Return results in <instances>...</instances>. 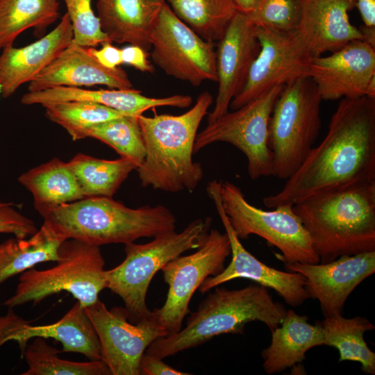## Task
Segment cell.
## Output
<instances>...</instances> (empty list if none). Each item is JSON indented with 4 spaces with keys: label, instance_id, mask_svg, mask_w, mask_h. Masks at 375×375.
Instances as JSON below:
<instances>
[{
    "label": "cell",
    "instance_id": "6da1fadb",
    "mask_svg": "<svg viewBox=\"0 0 375 375\" xmlns=\"http://www.w3.org/2000/svg\"><path fill=\"white\" fill-rule=\"evenodd\" d=\"M375 180V98L340 99L327 133L277 193L265 197L268 208L317 193Z\"/></svg>",
    "mask_w": 375,
    "mask_h": 375
},
{
    "label": "cell",
    "instance_id": "7a4b0ae2",
    "mask_svg": "<svg viewBox=\"0 0 375 375\" xmlns=\"http://www.w3.org/2000/svg\"><path fill=\"white\" fill-rule=\"evenodd\" d=\"M293 210L320 263L375 251V180L311 195Z\"/></svg>",
    "mask_w": 375,
    "mask_h": 375
},
{
    "label": "cell",
    "instance_id": "3957f363",
    "mask_svg": "<svg viewBox=\"0 0 375 375\" xmlns=\"http://www.w3.org/2000/svg\"><path fill=\"white\" fill-rule=\"evenodd\" d=\"M212 102V96L206 91L181 115L137 117L145 148L144 159L136 169L142 187L173 193L192 192L197 187L203 169L193 160L194 144Z\"/></svg>",
    "mask_w": 375,
    "mask_h": 375
},
{
    "label": "cell",
    "instance_id": "277c9868",
    "mask_svg": "<svg viewBox=\"0 0 375 375\" xmlns=\"http://www.w3.org/2000/svg\"><path fill=\"white\" fill-rule=\"evenodd\" d=\"M65 240L75 239L100 247L128 244L175 230L176 219L163 205L131 208L112 197H85L38 211Z\"/></svg>",
    "mask_w": 375,
    "mask_h": 375
},
{
    "label": "cell",
    "instance_id": "5b68a950",
    "mask_svg": "<svg viewBox=\"0 0 375 375\" xmlns=\"http://www.w3.org/2000/svg\"><path fill=\"white\" fill-rule=\"evenodd\" d=\"M187 319L178 332L154 340L146 353L160 358L194 348L222 334H243L251 322L264 323L272 331L285 317L287 310L275 301L268 288L249 285L241 289L215 288Z\"/></svg>",
    "mask_w": 375,
    "mask_h": 375
},
{
    "label": "cell",
    "instance_id": "8992f818",
    "mask_svg": "<svg viewBox=\"0 0 375 375\" xmlns=\"http://www.w3.org/2000/svg\"><path fill=\"white\" fill-rule=\"evenodd\" d=\"M212 218L197 219L182 231L175 230L153 238L145 244H125L124 260L106 270V288L124 301L129 320L138 322L152 317L146 303L150 283L169 261L190 249L200 247L210 230Z\"/></svg>",
    "mask_w": 375,
    "mask_h": 375
},
{
    "label": "cell",
    "instance_id": "52a82bcc",
    "mask_svg": "<svg viewBox=\"0 0 375 375\" xmlns=\"http://www.w3.org/2000/svg\"><path fill=\"white\" fill-rule=\"evenodd\" d=\"M54 267L24 272L14 294L5 301L8 308L28 302L34 304L62 291L71 294L83 307L96 303L106 288L105 261L99 247L75 240H65Z\"/></svg>",
    "mask_w": 375,
    "mask_h": 375
},
{
    "label": "cell",
    "instance_id": "ba28073f",
    "mask_svg": "<svg viewBox=\"0 0 375 375\" xmlns=\"http://www.w3.org/2000/svg\"><path fill=\"white\" fill-rule=\"evenodd\" d=\"M322 101L310 76L283 86L269 122L272 176L290 178L313 148L322 127Z\"/></svg>",
    "mask_w": 375,
    "mask_h": 375
},
{
    "label": "cell",
    "instance_id": "9c48e42d",
    "mask_svg": "<svg viewBox=\"0 0 375 375\" xmlns=\"http://www.w3.org/2000/svg\"><path fill=\"white\" fill-rule=\"evenodd\" d=\"M222 204L228 221L240 240L251 235L265 239L278 248L277 257L284 263L317 264L310 235L293 205L285 204L267 210L247 201L239 187L230 181H221Z\"/></svg>",
    "mask_w": 375,
    "mask_h": 375
},
{
    "label": "cell",
    "instance_id": "30bf717a",
    "mask_svg": "<svg viewBox=\"0 0 375 375\" xmlns=\"http://www.w3.org/2000/svg\"><path fill=\"white\" fill-rule=\"evenodd\" d=\"M283 88L274 87L240 108L226 112L197 134L193 152L218 142L229 143L247 157L249 177L272 176L273 154L269 122L274 103Z\"/></svg>",
    "mask_w": 375,
    "mask_h": 375
},
{
    "label": "cell",
    "instance_id": "8fae6325",
    "mask_svg": "<svg viewBox=\"0 0 375 375\" xmlns=\"http://www.w3.org/2000/svg\"><path fill=\"white\" fill-rule=\"evenodd\" d=\"M231 252L227 234L213 228L194 253L181 255L162 268L164 281L169 287L168 292L162 306L152 311V317L167 336L182 328L195 291L208 277L223 271Z\"/></svg>",
    "mask_w": 375,
    "mask_h": 375
},
{
    "label": "cell",
    "instance_id": "7c38bea8",
    "mask_svg": "<svg viewBox=\"0 0 375 375\" xmlns=\"http://www.w3.org/2000/svg\"><path fill=\"white\" fill-rule=\"evenodd\" d=\"M153 62L167 75L199 86L217 82L214 42L200 37L165 3L150 38Z\"/></svg>",
    "mask_w": 375,
    "mask_h": 375
},
{
    "label": "cell",
    "instance_id": "4fadbf2b",
    "mask_svg": "<svg viewBox=\"0 0 375 375\" xmlns=\"http://www.w3.org/2000/svg\"><path fill=\"white\" fill-rule=\"evenodd\" d=\"M254 27L260 49L242 88L230 103L232 110L274 87L309 76L313 57L295 31L284 33Z\"/></svg>",
    "mask_w": 375,
    "mask_h": 375
},
{
    "label": "cell",
    "instance_id": "5bb4252c",
    "mask_svg": "<svg viewBox=\"0 0 375 375\" xmlns=\"http://www.w3.org/2000/svg\"><path fill=\"white\" fill-rule=\"evenodd\" d=\"M85 311L96 331L102 360L111 375H140V360L148 347L167 336L153 317L133 324L128 321L125 308L108 310L99 299Z\"/></svg>",
    "mask_w": 375,
    "mask_h": 375
},
{
    "label": "cell",
    "instance_id": "9a60e30c",
    "mask_svg": "<svg viewBox=\"0 0 375 375\" xmlns=\"http://www.w3.org/2000/svg\"><path fill=\"white\" fill-rule=\"evenodd\" d=\"M221 181L213 180L207 185V193L212 200L227 234L232 255L229 265L219 274L208 277L199 290L206 293L235 278H247L267 288L273 289L291 306H301L309 299L306 278L300 273L283 272L269 267L249 253L233 231L222 204Z\"/></svg>",
    "mask_w": 375,
    "mask_h": 375
},
{
    "label": "cell",
    "instance_id": "2e32d148",
    "mask_svg": "<svg viewBox=\"0 0 375 375\" xmlns=\"http://www.w3.org/2000/svg\"><path fill=\"white\" fill-rule=\"evenodd\" d=\"M309 76L322 100L366 96L367 85L375 77V47L357 40L328 56L313 57Z\"/></svg>",
    "mask_w": 375,
    "mask_h": 375
},
{
    "label": "cell",
    "instance_id": "e0dca14e",
    "mask_svg": "<svg viewBox=\"0 0 375 375\" xmlns=\"http://www.w3.org/2000/svg\"><path fill=\"white\" fill-rule=\"evenodd\" d=\"M301 274L310 298L317 299L324 317L342 315L345 302L362 281L375 272V251L342 256L326 263H285Z\"/></svg>",
    "mask_w": 375,
    "mask_h": 375
},
{
    "label": "cell",
    "instance_id": "ac0fdd59",
    "mask_svg": "<svg viewBox=\"0 0 375 375\" xmlns=\"http://www.w3.org/2000/svg\"><path fill=\"white\" fill-rule=\"evenodd\" d=\"M259 49L254 26L248 21L247 14L238 11L218 40L216 58L219 86L214 108L208 115V123L228 111Z\"/></svg>",
    "mask_w": 375,
    "mask_h": 375
},
{
    "label": "cell",
    "instance_id": "d6986e66",
    "mask_svg": "<svg viewBox=\"0 0 375 375\" xmlns=\"http://www.w3.org/2000/svg\"><path fill=\"white\" fill-rule=\"evenodd\" d=\"M354 7V0H300L295 31L312 57L363 40L360 28L349 19V12Z\"/></svg>",
    "mask_w": 375,
    "mask_h": 375
},
{
    "label": "cell",
    "instance_id": "ffe728a7",
    "mask_svg": "<svg viewBox=\"0 0 375 375\" xmlns=\"http://www.w3.org/2000/svg\"><path fill=\"white\" fill-rule=\"evenodd\" d=\"M102 85L117 89H132L127 73L118 67L109 69L90 52L88 47L73 40L30 82L28 92H38L55 87H90Z\"/></svg>",
    "mask_w": 375,
    "mask_h": 375
},
{
    "label": "cell",
    "instance_id": "44dd1931",
    "mask_svg": "<svg viewBox=\"0 0 375 375\" xmlns=\"http://www.w3.org/2000/svg\"><path fill=\"white\" fill-rule=\"evenodd\" d=\"M73 40L67 12L48 34L22 47L12 45L0 54V95L8 98L47 67Z\"/></svg>",
    "mask_w": 375,
    "mask_h": 375
},
{
    "label": "cell",
    "instance_id": "7402d4cb",
    "mask_svg": "<svg viewBox=\"0 0 375 375\" xmlns=\"http://www.w3.org/2000/svg\"><path fill=\"white\" fill-rule=\"evenodd\" d=\"M35 338L60 342L62 347L61 352L79 353L90 360H102L96 331L78 301L60 320L47 325L33 326L11 310L7 342L16 341L22 357L28 342Z\"/></svg>",
    "mask_w": 375,
    "mask_h": 375
},
{
    "label": "cell",
    "instance_id": "603a6c76",
    "mask_svg": "<svg viewBox=\"0 0 375 375\" xmlns=\"http://www.w3.org/2000/svg\"><path fill=\"white\" fill-rule=\"evenodd\" d=\"M89 101L99 103L117 110L125 115L138 117L144 112L160 106L183 108L187 103L183 94L166 97H149L135 89H99L60 86L38 92H28L21 99L24 105L40 104L42 106L65 101Z\"/></svg>",
    "mask_w": 375,
    "mask_h": 375
},
{
    "label": "cell",
    "instance_id": "cb8c5ba5",
    "mask_svg": "<svg viewBox=\"0 0 375 375\" xmlns=\"http://www.w3.org/2000/svg\"><path fill=\"white\" fill-rule=\"evenodd\" d=\"M165 0H97V17L111 42L129 43L148 51Z\"/></svg>",
    "mask_w": 375,
    "mask_h": 375
},
{
    "label": "cell",
    "instance_id": "d4e9b609",
    "mask_svg": "<svg viewBox=\"0 0 375 375\" xmlns=\"http://www.w3.org/2000/svg\"><path fill=\"white\" fill-rule=\"evenodd\" d=\"M271 332V343L261 353L267 374L280 373L301 363L310 349L324 345L321 322L311 324L307 316L292 310H287L281 324Z\"/></svg>",
    "mask_w": 375,
    "mask_h": 375
},
{
    "label": "cell",
    "instance_id": "484cf974",
    "mask_svg": "<svg viewBox=\"0 0 375 375\" xmlns=\"http://www.w3.org/2000/svg\"><path fill=\"white\" fill-rule=\"evenodd\" d=\"M18 180L32 193L38 212L85 198L69 162L57 158L24 172Z\"/></svg>",
    "mask_w": 375,
    "mask_h": 375
},
{
    "label": "cell",
    "instance_id": "4316f807",
    "mask_svg": "<svg viewBox=\"0 0 375 375\" xmlns=\"http://www.w3.org/2000/svg\"><path fill=\"white\" fill-rule=\"evenodd\" d=\"M65 240L44 222L28 239L15 238L1 243L0 285L38 263L56 262L58 249Z\"/></svg>",
    "mask_w": 375,
    "mask_h": 375
},
{
    "label": "cell",
    "instance_id": "83f0119b",
    "mask_svg": "<svg viewBox=\"0 0 375 375\" xmlns=\"http://www.w3.org/2000/svg\"><path fill=\"white\" fill-rule=\"evenodd\" d=\"M324 345L336 348L338 362L353 361L367 374H375V353L364 340V333L375 326L365 317L345 318L342 315L324 317L321 322Z\"/></svg>",
    "mask_w": 375,
    "mask_h": 375
},
{
    "label": "cell",
    "instance_id": "f1b7e54d",
    "mask_svg": "<svg viewBox=\"0 0 375 375\" xmlns=\"http://www.w3.org/2000/svg\"><path fill=\"white\" fill-rule=\"evenodd\" d=\"M59 17L58 0H0V49L30 28L44 32Z\"/></svg>",
    "mask_w": 375,
    "mask_h": 375
},
{
    "label": "cell",
    "instance_id": "f546056e",
    "mask_svg": "<svg viewBox=\"0 0 375 375\" xmlns=\"http://www.w3.org/2000/svg\"><path fill=\"white\" fill-rule=\"evenodd\" d=\"M68 162L85 197H112L129 174L137 169L135 163L122 157L110 160L78 153Z\"/></svg>",
    "mask_w": 375,
    "mask_h": 375
},
{
    "label": "cell",
    "instance_id": "4dcf8cb0",
    "mask_svg": "<svg viewBox=\"0 0 375 375\" xmlns=\"http://www.w3.org/2000/svg\"><path fill=\"white\" fill-rule=\"evenodd\" d=\"M175 15L203 39L220 40L238 12L231 0H168Z\"/></svg>",
    "mask_w": 375,
    "mask_h": 375
},
{
    "label": "cell",
    "instance_id": "1f68e13d",
    "mask_svg": "<svg viewBox=\"0 0 375 375\" xmlns=\"http://www.w3.org/2000/svg\"><path fill=\"white\" fill-rule=\"evenodd\" d=\"M23 354L28 369L22 375H111L103 360L75 362L60 358V350L49 346L45 339L35 338Z\"/></svg>",
    "mask_w": 375,
    "mask_h": 375
},
{
    "label": "cell",
    "instance_id": "d6a6232c",
    "mask_svg": "<svg viewBox=\"0 0 375 375\" xmlns=\"http://www.w3.org/2000/svg\"><path fill=\"white\" fill-rule=\"evenodd\" d=\"M84 138L99 140L113 148L121 157L131 160L137 168L145 157L142 134L136 117L124 115L88 128Z\"/></svg>",
    "mask_w": 375,
    "mask_h": 375
},
{
    "label": "cell",
    "instance_id": "836d02e7",
    "mask_svg": "<svg viewBox=\"0 0 375 375\" xmlns=\"http://www.w3.org/2000/svg\"><path fill=\"white\" fill-rule=\"evenodd\" d=\"M43 107L47 117L65 128L73 140L83 139L85 130L94 125L125 115L106 106L89 101H65Z\"/></svg>",
    "mask_w": 375,
    "mask_h": 375
},
{
    "label": "cell",
    "instance_id": "e575fe53",
    "mask_svg": "<svg viewBox=\"0 0 375 375\" xmlns=\"http://www.w3.org/2000/svg\"><path fill=\"white\" fill-rule=\"evenodd\" d=\"M247 16L249 23L256 27L292 32L299 23L300 0H260Z\"/></svg>",
    "mask_w": 375,
    "mask_h": 375
},
{
    "label": "cell",
    "instance_id": "d590c367",
    "mask_svg": "<svg viewBox=\"0 0 375 375\" xmlns=\"http://www.w3.org/2000/svg\"><path fill=\"white\" fill-rule=\"evenodd\" d=\"M72 28L73 41L85 47L110 42L92 8V0H64Z\"/></svg>",
    "mask_w": 375,
    "mask_h": 375
},
{
    "label": "cell",
    "instance_id": "8d00e7d4",
    "mask_svg": "<svg viewBox=\"0 0 375 375\" xmlns=\"http://www.w3.org/2000/svg\"><path fill=\"white\" fill-rule=\"evenodd\" d=\"M12 206V203H4L0 206V233H10L17 238H26L35 233L38 228L34 222Z\"/></svg>",
    "mask_w": 375,
    "mask_h": 375
},
{
    "label": "cell",
    "instance_id": "74e56055",
    "mask_svg": "<svg viewBox=\"0 0 375 375\" xmlns=\"http://www.w3.org/2000/svg\"><path fill=\"white\" fill-rule=\"evenodd\" d=\"M363 26L360 28L363 40L375 47V0H354Z\"/></svg>",
    "mask_w": 375,
    "mask_h": 375
},
{
    "label": "cell",
    "instance_id": "f35d334b",
    "mask_svg": "<svg viewBox=\"0 0 375 375\" xmlns=\"http://www.w3.org/2000/svg\"><path fill=\"white\" fill-rule=\"evenodd\" d=\"M123 64L133 66L142 72L153 73L154 67L148 60V53L142 48L131 44L121 49Z\"/></svg>",
    "mask_w": 375,
    "mask_h": 375
},
{
    "label": "cell",
    "instance_id": "ab89813d",
    "mask_svg": "<svg viewBox=\"0 0 375 375\" xmlns=\"http://www.w3.org/2000/svg\"><path fill=\"white\" fill-rule=\"evenodd\" d=\"M140 374L142 375H189L174 369L156 356L144 353L140 365Z\"/></svg>",
    "mask_w": 375,
    "mask_h": 375
},
{
    "label": "cell",
    "instance_id": "60d3db41",
    "mask_svg": "<svg viewBox=\"0 0 375 375\" xmlns=\"http://www.w3.org/2000/svg\"><path fill=\"white\" fill-rule=\"evenodd\" d=\"M99 49L88 47L90 52L103 66L109 69H115L122 65L121 49L112 44L110 42L103 43Z\"/></svg>",
    "mask_w": 375,
    "mask_h": 375
},
{
    "label": "cell",
    "instance_id": "b9f144b4",
    "mask_svg": "<svg viewBox=\"0 0 375 375\" xmlns=\"http://www.w3.org/2000/svg\"><path fill=\"white\" fill-rule=\"evenodd\" d=\"M238 12L248 14L252 11L260 0H231Z\"/></svg>",
    "mask_w": 375,
    "mask_h": 375
},
{
    "label": "cell",
    "instance_id": "7bdbcfd3",
    "mask_svg": "<svg viewBox=\"0 0 375 375\" xmlns=\"http://www.w3.org/2000/svg\"><path fill=\"white\" fill-rule=\"evenodd\" d=\"M4 204V203L0 201V206Z\"/></svg>",
    "mask_w": 375,
    "mask_h": 375
}]
</instances>
